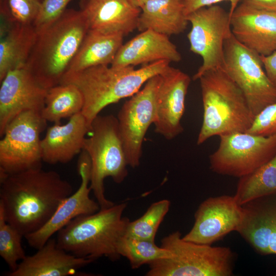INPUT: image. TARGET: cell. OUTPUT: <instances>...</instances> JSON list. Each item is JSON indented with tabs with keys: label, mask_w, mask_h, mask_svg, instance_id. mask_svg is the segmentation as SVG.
Listing matches in <instances>:
<instances>
[{
	"label": "cell",
	"mask_w": 276,
	"mask_h": 276,
	"mask_svg": "<svg viewBox=\"0 0 276 276\" xmlns=\"http://www.w3.org/2000/svg\"><path fill=\"white\" fill-rule=\"evenodd\" d=\"M219 146L210 156L211 170L242 177L254 172L276 154V135L235 132L219 136Z\"/></svg>",
	"instance_id": "obj_10"
},
{
	"label": "cell",
	"mask_w": 276,
	"mask_h": 276,
	"mask_svg": "<svg viewBox=\"0 0 276 276\" xmlns=\"http://www.w3.org/2000/svg\"><path fill=\"white\" fill-rule=\"evenodd\" d=\"M246 132L264 136L276 135V102L255 117Z\"/></svg>",
	"instance_id": "obj_32"
},
{
	"label": "cell",
	"mask_w": 276,
	"mask_h": 276,
	"mask_svg": "<svg viewBox=\"0 0 276 276\" xmlns=\"http://www.w3.org/2000/svg\"><path fill=\"white\" fill-rule=\"evenodd\" d=\"M181 59V54L169 36L147 30L123 43L110 65L134 66L160 60L179 62Z\"/></svg>",
	"instance_id": "obj_21"
},
{
	"label": "cell",
	"mask_w": 276,
	"mask_h": 276,
	"mask_svg": "<svg viewBox=\"0 0 276 276\" xmlns=\"http://www.w3.org/2000/svg\"><path fill=\"white\" fill-rule=\"evenodd\" d=\"M170 63L160 60L137 69L132 66L98 65L66 74L60 84H73L80 89L84 99L81 112L90 128L93 120L105 107L133 96L149 79L167 69Z\"/></svg>",
	"instance_id": "obj_2"
},
{
	"label": "cell",
	"mask_w": 276,
	"mask_h": 276,
	"mask_svg": "<svg viewBox=\"0 0 276 276\" xmlns=\"http://www.w3.org/2000/svg\"><path fill=\"white\" fill-rule=\"evenodd\" d=\"M149 0H128L130 4L133 6L140 9Z\"/></svg>",
	"instance_id": "obj_38"
},
{
	"label": "cell",
	"mask_w": 276,
	"mask_h": 276,
	"mask_svg": "<svg viewBox=\"0 0 276 276\" xmlns=\"http://www.w3.org/2000/svg\"><path fill=\"white\" fill-rule=\"evenodd\" d=\"M160 75L149 79L143 87L130 97L117 117L127 163L138 167L142 155L143 140L149 126L156 119V100Z\"/></svg>",
	"instance_id": "obj_12"
},
{
	"label": "cell",
	"mask_w": 276,
	"mask_h": 276,
	"mask_svg": "<svg viewBox=\"0 0 276 276\" xmlns=\"http://www.w3.org/2000/svg\"><path fill=\"white\" fill-rule=\"evenodd\" d=\"M73 0H43L33 25L37 32L49 26L65 10Z\"/></svg>",
	"instance_id": "obj_31"
},
{
	"label": "cell",
	"mask_w": 276,
	"mask_h": 276,
	"mask_svg": "<svg viewBox=\"0 0 276 276\" xmlns=\"http://www.w3.org/2000/svg\"><path fill=\"white\" fill-rule=\"evenodd\" d=\"M222 68L242 91L255 117L276 102V87L266 75L261 55L233 34L224 42Z\"/></svg>",
	"instance_id": "obj_8"
},
{
	"label": "cell",
	"mask_w": 276,
	"mask_h": 276,
	"mask_svg": "<svg viewBox=\"0 0 276 276\" xmlns=\"http://www.w3.org/2000/svg\"><path fill=\"white\" fill-rule=\"evenodd\" d=\"M124 36L120 33L102 32L89 29L66 74L98 65H111L123 44Z\"/></svg>",
	"instance_id": "obj_24"
},
{
	"label": "cell",
	"mask_w": 276,
	"mask_h": 276,
	"mask_svg": "<svg viewBox=\"0 0 276 276\" xmlns=\"http://www.w3.org/2000/svg\"><path fill=\"white\" fill-rule=\"evenodd\" d=\"M24 236L8 223L0 205V256L9 268L15 270L18 263L26 257L21 244Z\"/></svg>",
	"instance_id": "obj_30"
},
{
	"label": "cell",
	"mask_w": 276,
	"mask_h": 276,
	"mask_svg": "<svg viewBox=\"0 0 276 276\" xmlns=\"http://www.w3.org/2000/svg\"><path fill=\"white\" fill-rule=\"evenodd\" d=\"M160 246L171 256L149 264L147 276H230L235 256L228 247L183 240L179 231L164 237Z\"/></svg>",
	"instance_id": "obj_6"
},
{
	"label": "cell",
	"mask_w": 276,
	"mask_h": 276,
	"mask_svg": "<svg viewBox=\"0 0 276 276\" xmlns=\"http://www.w3.org/2000/svg\"><path fill=\"white\" fill-rule=\"evenodd\" d=\"M198 80L203 116L197 144L214 136L246 132L255 116L242 91L222 67L206 72Z\"/></svg>",
	"instance_id": "obj_4"
},
{
	"label": "cell",
	"mask_w": 276,
	"mask_h": 276,
	"mask_svg": "<svg viewBox=\"0 0 276 276\" xmlns=\"http://www.w3.org/2000/svg\"><path fill=\"white\" fill-rule=\"evenodd\" d=\"M187 19L191 25L187 35L190 50L202 59L193 77L196 80L206 72L223 66L224 42L232 34L231 16L221 7L213 5L192 12Z\"/></svg>",
	"instance_id": "obj_11"
},
{
	"label": "cell",
	"mask_w": 276,
	"mask_h": 276,
	"mask_svg": "<svg viewBox=\"0 0 276 276\" xmlns=\"http://www.w3.org/2000/svg\"><path fill=\"white\" fill-rule=\"evenodd\" d=\"M76 257L57 245L56 239L50 238L37 252L26 257L16 269L8 271V276H73L88 275L79 270L94 262Z\"/></svg>",
	"instance_id": "obj_19"
},
{
	"label": "cell",
	"mask_w": 276,
	"mask_h": 276,
	"mask_svg": "<svg viewBox=\"0 0 276 276\" xmlns=\"http://www.w3.org/2000/svg\"><path fill=\"white\" fill-rule=\"evenodd\" d=\"M83 104V95L76 85L59 84L48 89L41 114L47 122L61 123L62 119L81 112Z\"/></svg>",
	"instance_id": "obj_26"
},
{
	"label": "cell",
	"mask_w": 276,
	"mask_h": 276,
	"mask_svg": "<svg viewBox=\"0 0 276 276\" xmlns=\"http://www.w3.org/2000/svg\"><path fill=\"white\" fill-rule=\"evenodd\" d=\"M89 132L91 134L85 138L83 149L91 160L89 186L100 209L108 208L114 203L105 196L104 179L110 177L120 183L128 175L118 119L112 114H99L92 121Z\"/></svg>",
	"instance_id": "obj_7"
},
{
	"label": "cell",
	"mask_w": 276,
	"mask_h": 276,
	"mask_svg": "<svg viewBox=\"0 0 276 276\" xmlns=\"http://www.w3.org/2000/svg\"><path fill=\"white\" fill-rule=\"evenodd\" d=\"M242 206L243 218L236 232L259 254L276 255V195Z\"/></svg>",
	"instance_id": "obj_18"
},
{
	"label": "cell",
	"mask_w": 276,
	"mask_h": 276,
	"mask_svg": "<svg viewBox=\"0 0 276 276\" xmlns=\"http://www.w3.org/2000/svg\"><path fill=\"white\" fill-rule=\"evenodd\" d=\"M126 206V203L114 204L74 218L57 232L58 246L76 257L94 261L103 257L117 260L121 257L119 242L130 221L123 217Z\"/></svg>",
	"instance_id": "obj_5"
},
{
	"label": "cell",
	"mask_w": 276,
	"mask_h": 276,
	"mask_svg": "<svg viewBox=\"0 0 276 276\" xmlns=\"http://www.w3.org/2000/svg\"><path fill=\"white\" fill-rule=\"evenodd\" d=\"M73 193L57 172L41 168L0 175V205L6 221L24 237L43 226Z\"/></svg>",
	"instance_id": "obj_1"
},
{
	"label": "cell",
	"mask_w": 276,
	"mask_h": 276,
	"mask_svg": "<svg viewBox=\"0 0 276 276\" xmlns=\"http://www.w3.org/2000/svg\"><path fill=\"white\" fill-rule=\"evenodd\" d=\"M43 0H8L16 22L33 24Z\"/></svg>",
	"instance_id": "obj_33"
},
{
	"label": "cell",
	"mask_w": 276,
	"mask_h": 276,
	"mask_svg": "<svg viewBox=\"0 0 276 276\" xmlns=\"http://www.w3.org/2000/svg\"><path fill=\"white\" fill-rule=\"evenodd\" d=\"M79 7L89 29L125 36L137 29L141 9L128 0H80Z\"/></svg>",
	"instance_id": "obj_22"
},
{
	"label": "cell",
	"mask_w": 276,
	"mask_h": 276,
	"mask_svg": "<svg viewBox=\"0 0 276 276\" xmlns=\"http://www.w3.org/2000/svg\"><path fill=\"white\" fill-rule=\"evenodd\" d=\"M0 37H2L16 22L12 14L8 0H0Z\"/></svg>",
	"instance_id": "obj_35"
},
{
	"label": "cell",
	"mask_w": 276,
	"mask_h": 276,
	"mask_svg": "<svg viewBox=\"0 0 276 276\" xmlns=\"http://www.w3.org/2000/svg\"><path fill=\"white\" fill-rule=\"evenodd\" d=\"M261 58L267 76L276 87V52L268 56H261Z\"/></svg>",
	"instance_id": "obj_36"
},
{
	"label": "cell",
	"mask_w": 276,
	"mask_h": 276,
	"mask_svg": "<svg viewBox=\"0 0 276 276\" xmlns=\"http://www.w3.org/2000/svg\"><path fill=\"white\" fill-rule=\"evenodd\" d=\"M240 2L256 9L276 12V0H240Z\"/></svg>",
	"instance_id": "obj_37"
},
{
	"label": "cell",
	"mask_w": 276,
	"mask_h": 276,
	"mask_svg": "<svg viewBox=\"0 0 276 276\" xmlns=\"http://www.w3.org/2000/svg\"><path fill=\"white\" fill-rule=\"evenodd\" d=\"M90 130L81 112L72 116L65 124L54 123L48 128L41 140L42 162L51 165L70 162L82 151L85 135Z\"/></svg>",
	"instance_id": "obj_20"
},
{
	"label": "cell",
	"mask_w": 276,
	"mask_h": 276,
	"mask_svg": "<svg viewBox=\"0 0 276 276\" xmlns=\"http://www.w3.org/2000/svg\"><path fill=\"white\" fill-rule=\"evenodd\" d=\"M160 75L161 81L156 100L155 131L170 140L183 130L181 119L191 80L188 74L171 66Z\"/></svg>",
	"instance_id": "obj_16"
},
{
	"label": "cell",
	"mask_w": 276,
	"mask_h": 276,
	"mask_svg": "<svg viewBox=\"0 0 276 276\" xmlns=\"http://www.w3.org/2000/svg\"><path fill=\"white\" fill-rule=\"evenodd\" d=\"M89 29L81 10L66 8L37 32L26 66L42 86L49 89L60 83Z\"/></svg>",
	"instance_id": "obj_3"
},
{
	"label": "cell",
	"mask_w": 276,
	"mask_h": 276,
	"mask_svg": "<svg viewBox=\"0 0 276 276\" xmlns=\"http://www.w3.org/2000/svg\"><path fill=\"white\" fill-rule=\"evenodd\" d=\"M91 166L89 156L83 150L80 152L77 164L78 172L81 178L79 187L62 202L43 226L25 236L30 246L36 249L40 248L72 220L80 216L94 214L100 209L98 202L89 196L91 190L89 186Z\"/></svg>",
	"instance_id": "obj_14"
},
{
	"label": "cell",
	"mask_w": 276,
	"mask_h": 276,
	"mask_svg": "<svg viewBox=\"0 0 276 276\" xmlns=\"http://www.w3.org/2000/svg\"><path fill=\"white\" fill-rule=\"evenodd\" d=\"M37 36L33 24L15 22L0 37V81L9 71L26 66Z\"/></svg>",
	"instance_id": "obj_25"
},
{
	"label": "cell",
	"mask_w": 276,
	"mask_h": 276,
	"mask_svg": "<svg viewBox=\"0 0 276 276\" xmlns=\"http://www.w3.org/2000/svg\"><path fill=\"white\" fill-rule=\"evenodd\" d=\"M188 23L184 0H149L141 8L137 29L169 37L183 32Z\"/></svg>",
	"instance_id": "obj_23"
},
{
	"label": "cell",
	"mask_w": 276,
	"mask_h": 276,
	"mask_svg": "<svg viewBox=\"0 0 276 276\" xmlns=\"http://www.w3.org/2000/svg\"><path fill=\"white\" fill-rule=\"evenodd\" d=\"M170 204L167 199L152 203L141 217L130 221L125 236L155 241L157 231L169 210Z\"/></svg>",
	"instance_id": "obj_29"
},
{
	"label": "cell",
	"mask_w": 276,
	"mask_h": 276,
	"mask_svg": "<svg viewBox=\"0 0 276 276\" xmlns=\"http://www.w3.org/2000/svg\"><path fill=\"white\" fill-rule=\"evenodd\" d=\"M273 195H276V154L254 172L239 178L234 197L242 205Z\"/></svg>",
	"instance_id": "obj_27"
},
{
	"label": "cell",
	"mask_w": 276,
	"mask_h": 276,
	"mask_svg": "<svg viewBox=\"0 0 276 276\" xmlns=\"http://www.w3.org/2000/svg\"><path fill=\"white\" fill-rule=\"evenodd\" d=\"M47 122L37 110L24 111L11 121L0 141V172L12 174L41 167L40 135Z\"/></svg>",
	"instance_id": "obj_9"
},
{
	"label": "cell",
	"mask_w": 276,
	"mask_h": 276,
	"mask_svg": "<svg viewBox=\"0 0 276 276\" xmlns=\"http://www.w3.org/2000/svg\"><path fill=\"white\" fill-rule=\"evenodd\" d=\"M275 275H276V272H275Z\"/></svg>",
	"instance_id": "obj_39"
},
{
	"label": "cell",
	"mask_w": 276,
	"mask_h": 276,
	"mask_svg": "<svg viewBox=\"0 0 276 276\" xmlns=\"http://www.w3.org/2000/svg\"><path fill=\"white\" fill-rule=\"evenodd\" d=\"M243 215L242 206L234 195L209 197L199 205L194 215L193 226L182 239L212 245L229 233L236 232Z\"/></svg>",
	"instance_id": "obj_13"
},
{
	"label": "cell",
	"mask_w": 276,
	"mask_h": 276,
	"mask_svg": "<svg viewBox=\"0 0 276 276\" xmlns=\"http://www.w3.org/2000/svg\"><path fill=\"white\" fill-rule=\"evenodd\" d=\"M118 251L121 257L128 259L132 269L171 256L169 250L158 246L155 241L125 235L119 242Z\"/></svg>",
	"instance_id": "obj_28"
},
{
	"label": "cell",
	"mask_w": 276,
	"mask_h": 276,
	"mask_svg": "<svg viewBox=\"0 0 276 276\" xmlns=\"http://www.w3.org/2000/svg\"><path fill=\"white\" fill-rule=\"evenodd\" d=\"M231 30L243 45L261 56L276 52V12L241 3L231 16Z\"/></svg>",
	"instance_id": "obj_17"
},
{
	"label": "cell",
	"mask_w": 276,
	"mask_h": 276,
	"mask_svg": "<svg viewBox=\"0 0 276 276\" xmlns=\"http://www.w3.org/2000/svg\"><path fill=\"white\" fill-rule=\"evenodd\" d=\"M1 82L0 135L16 116L27 110L41 111L48 89L25 66L9 71Z\"/></svg>",
	"instance_id": "obj_15"
},
{
	"label": "cell",
	"mask_w": 276,
	"mask_h": 276,
	"mask_svg": "<svg viewBox=\"0 0 276 276\" xmlns=\"http://www.w3.org/2000/svg\"><path fill=\"white\" fill-rule=\"evenodd\" d=\"M229 1L231 3L230 16L240 2V0H184L185 14L186 16L201 8L210 6L222 1Z\"/></svg>",
	"instance_id": "obj_34"
}]
</instances>
